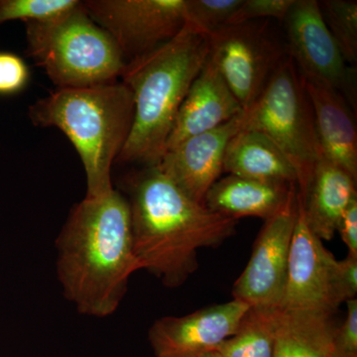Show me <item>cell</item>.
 Masks as SVG:
<instances>
[{
	"mask_svg": "<svg viewBox=\"0 0 357 357\" xmlns=\"http://www.w3.org/2000/svg\"><path fill=\"white\" fill-rule=\"evenodd\" d=\"M243 112L241 103L208 57L178 109L166 151L188 138L222 126Z\"/></svg>",
	"mask_w": 357,
	"mask_h": 357,
	"instance_id": "5bb4252c",
	"label": "cell"
},
{
	"mask_svg": "<svg viewBox=\"0 0 357 357\" xmlns=\"http://www.w3.org/2000/svg\"><path fill=\"white\" fill-rule=\"evenodd\" d=\"M198 357H225V356H222V354H220V352L213 351L206 352V354H202V356H199Z\"/></svg>",
	"mask_w": 357,
	"mask_h": 357,
	"instance_id": "f1b7e54d",
	"label": "cell"
},
{
	"mask_svg": "<svg viewBox=\"0 0 357 357\" xmlns=\"http://www.w3.org/2000/svg\"><path fill=\"white\" fill-rule=\"evenodd\" d=\"M30 72L23 59L10 52H0V95L20 93L27 86Z\"/></svg>",
	"mask_w": 357,
	"mask_h": 357,
	"instance_id": "d4e9b609",
	"label": "cell"
},
{
	"mask_svg": "<svg viewBox=\"0 0 357 357\" xmlns=\"http://www.w3.org/2000/svg\"><path fill=\"white\" fill-rule=\"evenodd\" d=\"M324 20L347 65L357 60V2L324 0L319 2Z\"/></svg>",
	"mask_w": 357,
	"mask_h": 357,
	"instance_id": "44dd1931",
	"label": "cell"
},
{
	"mask_svg": "<svg viewBox=\"0 0 357 357\" xmlns=\"http://www.w3.org/2000/svg\"><path fill=\"white\" fill-rule=\"evenodd\" d=\"M285 21L289 57L301 77L335 89L356 107V69L349 67L342 57L319 1L295 0Z\"/></svg>",
	"mask_w": 357,
	"mask_h": 357,
	"instance_id": "9c48e42d",
	"label": "cell"
},
{
	"mask_svg": "<svg viewBox=\"0 0 357 357\" xmlns=\"http://www.w3.org/2000/svg\"><path fill=\"white\" fill-rule=\"evenodd\" d=\"M296 218L297 191L280 211L265 220L248 264L234 283V300L257 309L280 307Z\"/></svg>",
	"mask_w": 357,
	"mask_h": 357,
	"instance_id": "8fae6325",
	"label": "cell"
},
{
	"mask_svg": "<svg viewBox=\"0 0 357 357\" xmlns=\"http://www.w3.org/2000/svg\"><path fill=\"white\" fill-rule=\"evenodd\" d=\"M84 4L126 63L170 41L187 22L185 0H86Z\"/></svg>",
	"mask_w": 357,
	"mask_h": 357,
	"instance_id": "ba28073f",
	"label": "cell"
},
{
	"mask_svg": "<svg viewBox=\"0 0 357 357\" xmlns=\"http://www.w3.org/2000/svg\"><path fill=\"white\" fill-rule=\"evenodd\" d=\"M347 319L335 330V349L340 357H357V300L347 301Z\"/></svg>",
	"mask_w": 357,
	"mask_h": 357,
	"instance_id": "484cf974",
	"label": "cell"
},
{
	"mask_svg": "<svg viewBox=\"0 0 357 357\" xmlns=\"http://www.w3.org/2000/svg\"><path fill=\"white\" fill-rule=\"evenodd\" d=\"M295 0H243L227 26L243 24L264 18L285 20Z\"/></svg>",
	"mask_w": 357,
	"mask_h": 357,
	"instance_id": "cb8c5ba5",
	"label": "cell"
},
{
	"mask_svg": "<svg viewBox=\"0 0 357 357\" xmlns=\"http://www.w3.org/2000/svg\"><path fill=\"white\" fill-rule=\"evenodd\" d=\"M25 26L28 56L57 89L114 83L126 69L119 46L91 20L84 1L51 20Z\"/></svg>",
	"mask_w": 357,
	"mask_h": 357,
	"instance_id": "5b68a950",
	"label": "cell"
},
{
	"mask_svg": "<svg viewBox=\"0 0 357 357\" xmlns=\"http://www.w3.org/2000/svg\"><path fill=\"white\" fill-rule=\"evenodd\" d=\"M250 306L241 301L204 307L184 317H165L150 328L157 357H198L232 337Z\"/></svg>",
	"mask_w": 357,
	"mask_h": 357,
	"instance_id": "7c38bea8",
	"label": "cell"
},
{
	"mask_svg": "<svg viewBox=\"0 0 357 357\" xmlns=\"http://www.w3.org/2000/svg\"><path fill=\"white\" fill-rule=\"evenodd\" d=\"M132 93L122 82L56 89L29 107L35 126L57 128L76 148L86 175V198L114 191L112 167L130 133Z\"/></svg>",
	"mask_w": 357,
	"mask_h": 357,
	"instance_id": "277c9868",
	"label": "cell"
},
{
	"mask_svg": "<svg viewBox=\"0 0 357 357\" xmlns=\"http://www.w3.org/2000/svg\"><path fill=\"white\" fill-rule=\"evenodd\" d=\"M223 172L275 184L297 185V174L285 155L267 136L241 129L229 141Z\"/></svg>",
	"mask_w": 357,
	"mask_h": 357,
	"instance_id": "d6986e66",
	"label": "cell"
},
{
	"mask_svg": "<svg viewBox=\"0 0 357 357\" xmlns=\"http://www.w3.org/2000/svg\"><path fill=\"white\" fill-rule=\"evenodd\" d=\"M131 231L141 269L178 287L198 269V251L236 234L237 220L189 198L158 165L130 180Z\"/></svg>",
	"mask_w": 357,
	"mask_h": 357,
	"instance_id": "7a4b0ae2",
	"label": "cell"
},
{
	"mask_svg": "<svg viewBox=\"0 0 357 357\" xmlns=\"http://www.w3.org/2000/svg\"><path fill=\"white\" fill-rule=\"evenodd\" d=\"M243 117L244 112L213 130L188 138L166 151L158 166L189 198L204 204L223 172L225 150L243 129Z\"/></svg>",
	"mask_w": 357,
	"mask_h": 357,
	"instance_id": "4fadbf2b",
	"label": "cell"
},
{
	"mask_svg": "<svg viewBox=\"0 0 357 357\" xmlns=\"http://www.w3.org/2000/svg\"><path fill=\"white\" fill-rule=\"evenodd\" d=\"M56 246L66 299L86 316L114 314L131 275L141 270L128 199L116 190L102 198H84L70 211Z\"/></svg>",
	"mask_w": 357,
	"mask_h": 357,
	"instance_id": "6da1fadb",
	"label": "cell"
},
{
	"mask_svg": "<svg viewBox=\"0 0 357 357\" xmlns=\"http://www.w3.org/2000/svg\"><path fill=\"white\" fill-rule=\"evenodd\" d=\"M210 59L241 103L250 109L285 58L265 23L227 26L210 36Z\"/></svg>",
	"mask_w": 357,
	"mask_h": 357,
	"instance_id": "52a82bcc",
	"label": "cell"
},
{
	"mask_svg": "<svg viewBox=\"0 0 357 357\" xmlns=\"http://www.w3.org/2000/svg\"><path fill=\"white\" fill-rule=\"evenodd\" d=\"M243 129L264 134L281 150L297 174L298 192L304 194L323 154L309 96L289 56L274 70L259 98L244 112Z\"/></svg>",
	"mask_w": 357,
	"mask_h": 357,
	"instance_id": "8992f818",
	"label": "cell"
},
{
	"mask_svg": "<svg viewBox=\"0 0 357 357\" xmlns=\"http://www.w3.org/2000/svg\"><path fill=\"white\" fill-rule=\"evenodd\" d=\"M299 196L310 229L321 241H331L347 206L357 198L356 180L321 157L312 170L306 191Z\"/></svg>",
	"mask_w": 357,
	"mask_h": 357,
	"instance_id": "2e32d148",
	"label": "cell"
},
{
	"mask_svg": "<svg viewBox=\"0 0 357 357\" xmlns=\"http://www.w3.org/2000/svg\"><path fill=\"white\" fill-rule=\"evenodd\" d=\"M210 52V36L185 23L172 40L126 63L121 77L132 93L133 121L116 162L158 165L178 109Z\"/></svg>",
	"mask_w": 357,
	"mask_h": 357,
	"instance_id": "3957f363",
	"label": "cell"
},
{
	"mask_svg": "<svg viewBox=\"0 0 357 357\" xmlns=\"http://www.w3.org/2000/svg\"><path fill=\"white\" fill-rule=\"evenodd\" d=\"M337 262L307 225L297 191V218L280 309L333 314L344 303L338 291Z\"/></svg>",
	"mask_w": 357,
	"mask_h": 357,
	"instance_id": "30bf717a",
	"label": "cell"
},
{
	"mask_svg": "<svg viewBox=\"0 0 357 357\" xmlns=\"http://www.w3.org/2000/svg\"><path fill=\"white\" fill-rule=\"evenodd\" d=\"M243 0H185L187 22L211 36L227 27Z\"/></svg>",
	"mask_w": 357,
	"mask_h": 357,
	"instance_id": "603a6c76",
	"label": "cell"
},
{
	"mask_svg": "<svg viewBox=\"0 0 357 357\" xmlns=\"http://www.w3.org/2000/svg\"><path fill=\"white\" fill-rule=\"evenodd\" d=\"M79 3V0H0V26L13 20L27 23L51 20Z\"/></svg>",
	"mask_w": 357,
	"mask_h": 357,
	"instance_id": "7402d4cb",
	"label": "cell"
},
{
	"mask_svg": "<svg viewBox=\"0 0 357 357\" xmlns=\"http://www.w3.org/2000/svg\"><path fill=\"white\" fill-rule=\"evenodd\" d=\"M337 231L349 248V255L357 256V198L352 199L347 206Z\"/></svg>",
	"mask_w": 357,
	"mask_h": 357,
	"instance_id": "83f0119b",
	"label": "cell"
},
{
	"mask_svg": "<svg viewBox=\"0 0 357 357\" xmlns=\"http://www.w3.org/2000/svg\"><path fill=\"white\" fill-rule=\"evenodd\" d=\"M332 316L326 312L272 309L273 357H340L335 344L337 326Z\"/></svg>",
	"mask_w": 357,
	"mask_h": 357,
	"instance_id": "ac0fdd59",
	"label": "cell"
},
{
	"mask_svg": "<svg viewBox=\"0 0 357 357\" xmlns=\"http://www.w3.org/2000/svg\"><path fill=\"white\" fill-rule=\"evenodd\" d=\"M337 286L342 302L356 299L357 256L347 255L337 262Z\"/></svg>",
	"mask_w": 357,
	"mask_h": 357,
	"instance_id": "4316f807",
	"label": "cell"
},
{
	"mask_svg": "<svg viewBox=\"0 0 357 357\" xmlns=\"http://www.w3.org/2000/svg\"><path fill=\"white\" fill-rule=\"evenodd\" d=\"M296 191V185L229 175L211 185L204 204L211 211L236 220L244 217L266 220L280 211Z\"/></svg>",
	"mask_w": 357,
	"mask_h": 357,
	"instance_id": "e0dca14e",
	"label": "cell"
},
{
	"mask_svg": "<svg viewBox=\"0 0 357 357\" xmlns=\"http://www.w3.org/2000/svg\"><path fill=\"white\" fill-rule=\"evenodd\" d=\"M271 310L250 307L237 332L218 345L215 351L225 357H273Z\"/></svg>",
	"mask_w": 357,
	"mask_h": 357,
	"instance_id": "ffe728a7",
	"label": "cell"
},
{
	"mask_svg": "<svg viewBox=\"0 0 357 357\" xmlns=\"http://www.w3.org/2000/svg\"><path fill=\"white\" fill-rule=\"evenodd\" d=\"M303 84L312 105L324 158L344 169L356 180V126L347 100L328 86L304 79Z\"/></svg>",
	"mask_w": 357,
	"mask_h": 357,
	"instance_id": "9a60e30c",
	"label": "cell"
}]
</instances>
